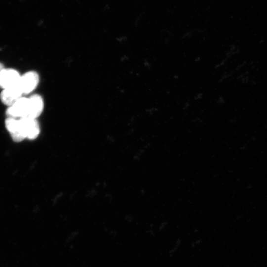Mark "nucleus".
<instances>
[{"label":"nucleus","instance_id":"obj_6","mask_svg":"<svg viewBox=\"0 0 267 267\" xmlns=\"http://www.w3.org/2000/svg\"><path fill=\"white\" fill-rule=\"evenodd\" d=\"M44 109V101L39 94H33L28 98V109L26 117L37 119Z\"/></svg>","mask_w":267,"mask_h":267},{"label":"nucleus","instance_id":"obj_2","mask_svg":"<svg viewBox=\"0 0 267 267\" xmlns=\"http://www.w3.org/2000/svg\"><path fill=\"white\" fill-rule=\"evenodd\" d=\"M39 82V75L34 71H28L21 76L19 86L23 93L28 94L32 92L38 86Z\"/></svg>","mask_w":267,"mask_h":267},{"label":"nucleus","instance_id":"obj_8","mask_svg":"<svg viewBox=\"0 0 267 267\" xmlns=\"http://www.w3.org/2000/svg\"><path fill=\"white\" fill-rule=\"evenodd\" d=\"M4 68L3 65L0 62V74L2 70Z\"/></svg>","mask_w":267,"mask_h":267},{"label":"nucleus","instance_id":"obj_7","mask_svg":"<svg viewBox=\"0 0 267 267\" xmlns=\"http://www.w3.org/2000/svg\"><path fill=\"white\" fill-rule=\"evenodd\" d=\"M5 126L10 133L13 141L18 142L25 139V137L20 129L19 119L8 117L5 120Z\"/></svg>","mask_w":267,"mask_h":267},{"label":"nucleus","instance_id":"obj_5","mask_svg":"<svg viewBox=\"0 0 267 267\" xmlns=\"http://www.w3.org/2000/svg\"><path fill=\"white\" fill-rule=\"evenodd\" d=\"M23 94L19 85L3 89L0 94L2 102L10 106L21 97Z\"/></svg>","mask_w":267,"mask_h":267},{"label":"nucleus","instance_id":"obj_4","mask_svg":"<svg viewBox=\"0 0 267 267\" xmlns=\"http://www.w3.org/2000/svg\"><path fill=\"white\" fill-rule=\"evenodd\" d=\"M28 109V98L21 97L12 105L9 106L6 110V114L8 117H26Z\"/></svg>","mask_w":267,"mask_h":267},{"label":"nucleus","instance_id":"obj_3","mask_svg":"<svg viewBox=\"0 0 267 267\" xmlns=\"http://www.w3.org/2000/svg\"><path fill=\"white\" fill-rule=\"evenodd\" d=\"M21 75L13 69L4 68L0 74V87L3 89L19 85Z\"/></svg>","mask_w":267,"mask_h":267},{"label":"nucleus","instance_id":"obj_1","mask_svg":"<svg viewBox=\"0 0 267 267\" xmlns=\"http://www.w3.org/2000/svg\"><path fill=\"white\" fill-rule=\"evenodd\" d=\"M21 131L26 138L36 139L40 132L39 124L36 119L22 117L19 119Z\"/></svg>","mask_w":267,"mask_h":267}]
</instances>
